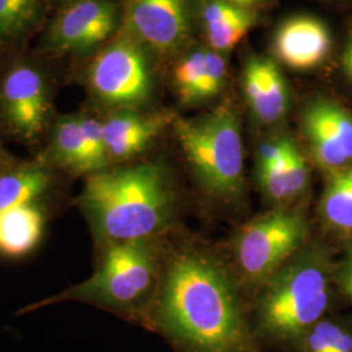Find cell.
<instances>
[{
    "label": "cell",
    "mask_w": 352,
    "mask_h": 352,
    "mask_svg": "<svg viewBox=\"0 0 352 352\" xmlns=\"http://www.w3.org/2000/svg\"><path fill=\"white\" fill-rule=\"evenodd\" d=\"M142 325L179 352H258L234 279L204 252H179L162 265Z\"/></svg>",
    "instance_id": "1"
},
{
    "label": "cell",
    "mask_w": 352,
    "mask_h": 352,
    "mask_svg": "<svg viewBox=\"0 0 352 352\" xmlns=\"http://www.w3.org/2000/svg\"><path fill=\"white\" fill-rule=\"evenodd\" d=\"M74 205L100 251L116 243L158 239L173 225L176 196L164 164L135 161L85 177Z\"/></svg>",
    "instance_id": "2"
},
{
    "label": "cell",
    "mask_w": 352,
    "mask_h": 352,
    "mask_svg": "<svg viewBox=\"0 0 352 352\" xmlns=\"http://www.w3.org/2000/svg\"><path fill=\"white\" fill-rule=\"evenodd\" d=\"M157 240H132L102 248L97 251L98 260L88 278L28 304L19 315L63 302H82L133 318L142 325L162 267Z\"/></svg>",
    "instance_id": "3"
},
{
    "label": "cell",
    "mask_w": 352,
    "mask_h": 352,
    "mask_svg": "<svg viewBox=\"0 0 352 352\" xmlns=\"http://www.w3.org/2000/svg\"><path fill=\"white\" fill-rule=\"evenodd\" d=\"M330 298L327 260L302 248L264 283L257 302V327L266 338L298 343L322 320Z\"/></svg>",
    "instance_id": "4"
},
{
    "label": "cell",
    "mask_w": 352,
    "mask_h": 352,
    "mask_svg": "<svg viewBox=\"0 0 352 352\" xmlns=\"http://www.w3.org/2000/svg\"><path fill=\"white\" fill-rule=\"evenodd\" d=\"M173 126L202 189L218 200L236 199L244 189V146L232 104H219L196 119L174 118Z\"/></svg>",
    "instance_id": "5"
},
{
    "label": "cell",
    "mask_w": 352,
    "mask_h": 352,
    "mask_svg": "<svg viewBox=\"0 0 352 352\" xmlns=\"http://www.w3.org/2000/svg\"><path fill=\"white\" fill-rule=\"evenodd\" d=\"M56 80L47 62L24 51L4 56L0 67V139L37 155L56 116Z\"/></svg>",
    "instance_id": "6"
},
{
    "label": "cell",
    "mask_w": 352,
    "mask_h": 352,
    "mask_svg": "<svg viewBox=\"0 0 352 352\" xmlns=\"http://www.w3.org/2000/svg\"><path fill=\"white\" fill-rule=\"evenodd\" d=\"M153 56L136 38L120 29L104 47L80 65L78 80L91 107L100 113L148 109L155 87Z\"/></svg>",
    "instance_id": "7"
},
{
    "label": "cell",
    "mask_w": 352,
    "mask_h": 352,
    "mask_svg": "<svg viewBox=\"0 0 352 352\" xmlns=\"http://www.w3.org/2000/svg\"><path fill=\"white\" fill-rule=\"evenodd\" d=\"M122 25V0H69L51 12L32 52L47 63L67 60L80 67Z\"/></svg>",
    "instance_id": "8"
},
{
    "label": "cell",
    "mask_w": 352,
    "mask_h": 352,
    "mask_svg": "<svg viewBox=\"0 0 352 352\" xmlns=\"http://www.w3.org/2000/svg\"><path fill=\"white\" fill-rule=\"evenodd\" d=\"M308 227L302 214L279 208L261 214L240 230L235 258L241 274L252 283H263L302 251Z\"/></svg>",
    "instance_id": "9"
},
{
    "label": "cell",
    "mask_w": 352,
    "mask_h": 352,
    "mask_svg": "<svg viewBox=\"0 0 352 352\" xmlns=\"http://www.w3.org/2000/svg\"><path fill=\"white\" fill-rule=\"evenodd\" d=\"M34 157L72 182L106 170L111 164L103 139L101 113L90 106L58 115Z\"/></svg>",
    "instance_id": "10"
},
{
    "label": "cell",
    "mask_w": 352,
    "mask_h": 352,
    "mask_svg": "<svg viewBox=\"0 0 352 352\" xmlns=\"http://www.w3.org/2000/svg\"><path fill=\"white\" fill-rule=\"evenodd\" d=\"M123 25L154 56L170 58L190 34L188 0H122Z\"/></svg>",
    "instance_id": "11"
},
{
    "label": "cell",
    "mask_w": 352,
    "mask_h": 352,
    "mask_svg": "<svg viewBox=\"0 0 352 352\" xmlns=\"http://www.w3.org/2000/svg\"><path fill=\"white\" fill-rule=\"evenodd\" d=\"M72 180L37 157L17 158L0 173V214L26 202H45L63 209L74 199L68 192Z\"/></svg>",
    "instance_id": "12"
},
{
    "label": "cell",
    "mask_w": 352,
    "mask_h": 352,
    "mask_svg": "<svg viewBox=\"0 0 352 352\" xmlns=\"http://www.w3.org/2000/svg\"><path fill=\"white\" fill-rule=\"evenodd\" d=\"M102 131L111 166L139 161L173 124L174 118L148 109H124L101 113Z\"/></svg>",
    "instance_id": "13"
},
{
    "label": "cell",
    "mask_w": 352,
    "mask_h": 352,
    "mask_svg": "<svg viewBox=\"0 0 352 352\" xmlns=\"http://www.w3.org/2000/svg\"><path fill=\"white\" fill-rule=\"evenodd\" d=\"M302 131L317 164L327 171L352 162V115L336 102L316 100L302 113Z\"/></svg>",
    "instance_id": "14"
},
{
    "label": "cell",
    "mask_w": 352,
    "mask_h": 352,
    "mask_svg": "<svg viewBox=\"0 0 352 352\" xmlns=\"http://www.w3.org/2000/svg\"><path fill=\"white\" fill-rule=\"evenodd\" d=\"M331 49L327 26L311 16H295L285 21L274 36V52L280 63L295 71L318 67Z\"/></svg>",
    "instance_id": "15"
},
{
    "label": "cell",
    "mask_w": 352,
    "mask_h": 352,
    "mask_svg": "<svg viewBox=\"0 0 352 352\" xmlns=\"http://www.w3.org/2000/svg\"><path fill=\"white\" fill-rule=\"evenodd\" d=\"M243 90L254 118L276 124L289 109V90L277 64L269 58L252 56L243 72Z\"/></svg>",
    "instance_id": "16"
},
{
    "label": "cell",
    "mask_w": 352,
    "mask_h": 352,
    "mask_svg": "<svg viewBox=\"0 0 352 352\" xmlns=\"http://www.w3.org/2000/svg\"><path fill=\"white\" fill-rule=\"evenodd\" d=\"M226 77L227 64L222 54L212 49H197L175 64L173 84L179 100L192 104L218 96Z\"/></svg>",
    "instance_id": "17"
},
{
    "label": "cell",
    "mask_w": 352,
    "mask_h": 352,
    "mask_svg": "<svg viewBox=\"0 0 352 352\" xmlns=\"http://www.w3.org/2000/svg\"><path fill=\"white\" fill-rule=\"evenodd\" d=\"M58 210L56 205L26 202L0 214V256L19 260L36 251Z\"/></svg>",
    "instance_id": "18"
},
{
    "label": "cell",
    "mask_w": 352,
    "mask_h": 352,
    "mask_svg": "<svg viewBox=\"0 0 352 352\" xmlns=\"http://www.w3.org/2000/svg\"><path fill=\"white\" fill-rule=\"evenodd\" d=\"M51 14L50 0H0V54L12 55L46 24Z\"/></svg>",
    "instance_id": "19"
},
{
    "label": "cell",
    "mask_w": 352,
    "mask_h": 352,
    "mask_svg": "<svg viewBox=\"0 0 352 352\" xmlns=\"http://www.w3.org/2000/svg\"><path fill=\"white\" fill-rule=\"evenodd\" d=\"M204 30L209 49L219 54L235 49L256 23L251 10L225 0H209L202 12Z\"/></svg>",
    "instance_id": "20"
},
{
    "label": "cell",
    "mask_w": 352,
    "mask_h": 352,
    "mask_svg": "<svg viewBox=\"0 0 352 352\" xmlns=\"http://www.w3.org/2000/svg\"><path fill=\"white\" fill-rule=\"evenodd\" d=\"M260 187L270 201L287 204L308 188L309 168L302 151L295 145L277 166L257 171Z\"/></svg>",
    "instance_id": "21"
},
{
    "label": "cell",
    "mask_w": 352,
    "mask_h": 352,
    "mask_svg": "<svg viewBox=\"0 0 352 352\" xmlns=\"http://www.w3.org/2000/svg\"><path fill=\"white\" fill-rule=\"evenodd\" d=\"M327 173L321 214L329 226L352 232V168L344 167Z\"/></svg>",
    "instance_id": "22"
},
{
    "label": "cell",
    "mask_w": 352,
    "mask_h": 352,
    "mask_svg": "<svg viewBox=\"0 0 352 352\" xmlns=\"http://www.w3.org/2000/svg\"><path fill=\"white\" fill-rule=\"evenodd\" d=\"M302 352H352V333L330 320H320L296 343Z\"/></svg>",
    "instance_id": "23"
},
{
    "label": "cell",
    "mask_w": 352,
    "mask_h": 352,
    "mask_svg": "<svg viewBox=\"0 0 352 352\" xmlns=\"http://www.w3.org/2000/svg\"><path fill=\"white\" fill-rule=\"evenodd\" d=\"M296 144L289 138L267 140L257 148V171L280 164Z\"/></svg>",
    "instance_id": "24"
},
{
    "label": "cell",
    "mask_w": 352,
    "mask_h": 352,
    "mask_svg": "<svg viewBox=\"0 0 352 352\" xmlns=\"http://www.w3.org/2000/svg\"><path fill=\"white\" fill-rule=\"evenodd\" d=\"M340 283L343 291L352 299V247L347 248L340 270Z\"/></svg>",
    "instance_id": "25"
},
{
    "label": "cell",
    "mask_w": 352,
    "mask_h": 352,
    "mask_svg": "<svg viewBox=\"0 0 352 352\" xmlns=\"http://www.w3.org/2000/svg\"><path fill=\"white\" fill-rule=\"evenodd\" d=\"M342 68L346 77L352 82V38L342 54Z\"/></svg>",
    "instance_id": "26"
},
{
    "label": "cell",
    "mask_w": 352,
    "mask_h": 352,
    "mask_svg": "<svg viewBox=\"0 0 352 352\" xmlns=\"http://www.w3.org/2000/svg\"><path fill=\"white\" fill-rule=\"evenodd\" d=\"M17 161V157H14L10 151L3 146V142L0 139V173L4 171L7 167L14 164Z\"/></svg>",
    "instance_id": "27"
},
{
    "label": "cell",
    "mask_w": 352,
    "mask_h": 352,
    "mask_svg": "<svg viewBox=\"0 0 352 352\" xmlns=\"http://www.w3.org/2000/svg\"><path fill=\"white\" fill-rule=\"evenodd\" d=\"M227 3H231L234 6H238L241 8H247V10H252L253 7L263 4L266 0H225Z\"/></svg>",
    "instance_id": "28"
},
{
    "label": "cell",
    "mask_w": 352,
    "mask_h": 352,
    "mask_svg": "<svg viewBox=\"0 0 352 352\" xmlns=\"http://www.w3.org/2000/svg\"><path fill=\"white\" fill-rule=\"evenodd\" d=\"M67 1H69V0H50L51 3V12L55 10V8H58V7H60L62 4L64 3H67Z\"/></svg>",
    "instance_id": "29"
},
{
    "label": "cell",
    "mask_w": 352,
    "mask_h": 352,
    "mask_svg": "<svg viewBox=\"0 0 352 352\" xmlns=\"http://www.w3.org/2000/svg\"><path fill=\"white\" fill-rule=\"evenodd\" d=\"M4 56H7V55H1V54H0V67H1V63H3V60H4Z\"/></svg>",
    "instance_id": "30"
}]
</instances>
